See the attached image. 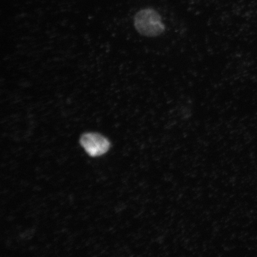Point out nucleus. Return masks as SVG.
Segmentation results:
<instances>
[{
  "instance_id": "nucleus-1",
  "label": "nucleus",
  "mask_w": 257,
  "mask_h": 257,
  "mask_svg": "<svg viewBox=\"0 0 257 257\" xmlns=\"http://www.w3.org/2000/svg\"><path fill=\"white\" fill-rule=\"evenodd\" d=\"M134 27L141 35L156 37L165 31V25L159 13L153 8L140 10L134 17Z\"/></svg>"
},
{
  "instance_id": "nucleus-2",
  "label": "nucleus",
  "mask_w": 257,
  "mask_h": 257,
  "mask_svg": "<svg viewBox=\"0 0 257 257\" xmlns=\"http://www.w3.org/2000/svg\"><path fill=\"white\" fill-rule=\"evenodd\" d=\"M80 143L86 153L92 157L101 156L107 153L110 146L107 138L97 133L83 134Z\"/></svg>"
}]
</instances>
